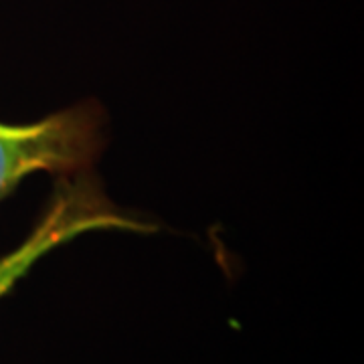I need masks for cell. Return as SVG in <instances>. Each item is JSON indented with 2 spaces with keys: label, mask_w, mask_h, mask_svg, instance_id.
<instances>
[{
  "label": "cell",
  "mask_w": 364,
  "mask_h": 364,
  "mask_svg": "<svg viewBox=\"0 0 364 364\" xmlns=\"http://www.w3.org/2000/svg\"><path fill=\"white\" fill-rule=\"evenodd\" d=\"M102 124L95 102L71 105L35 124H0V203L35 172L85 174L104 148Z\"/></svg>",
  "instance_id": "cell-1"
},
{
  "label": "cell",
  "mask_w": 364,
  "mask_h": 364,
  "mask_svg": "<svg viewBox=\"0 0 364 364\" xmlns=\"http://www.w3.org/2000/svg\"><path fill=\"white\" fill-rule=\"evenodd\" d=\"M130 231L152 233L154 225L128 217L107 200L102 184L93 176L77 174L59 181L37 225L13 251L0 255V299L13 289L31 267L49 251L90 231Z\"/></svg>",
  "instance_id": "cell-2"
}]
</instances>
